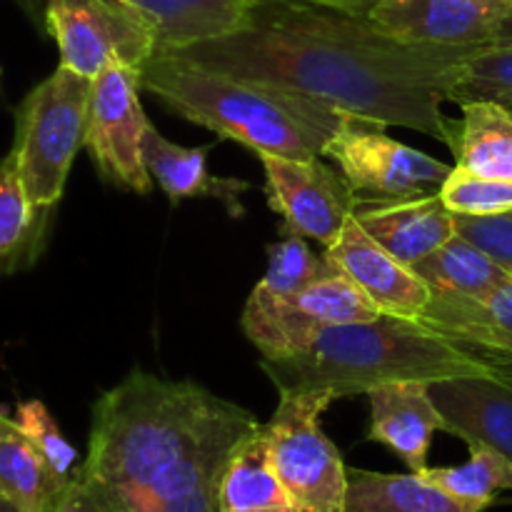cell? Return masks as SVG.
<instances>
[{"instance_id": "1", "label": "cell", "mask_w": 512, "mask_h": 512, "mask_svg": "<svg viewBox=\"0 0 512 512\" xmlns=\"http://www.w3.org/2000/svg\"><path fill=\"white\" fill-rule=\"evenodd\" d=\"M478 50L483 48L403 43L365 18L303 0H258L245 28L158 53L308 95L448 145L453 120L443 115V103L465 60Z\"/></svg>"}, {"instance_id": "2", "label": "cell", "mask_w": 512, "mask_h": 512, "mask_svg": "<svg viewBox=\"0 0 512 512\" xmlns=\"http://www.w3.org/2000/svg\"><path fill=\"white\" fill-rule=\"evenodd\" d=\"M258 425L193 380L133 370L93 405L75 475L105 512H218L225 465Z\"/></svg>"}, {"instance_id": "3", "label": "cell", "mask_w": 512, "mask_h": 512, "mask_svg": "<svg viewBox=\"0 0 512 512\" xmlns=\"http://www.w3.org/2000/svg\"><path fill=\"white\" fill-rule=\"evenodd\" d=\"M260 368L280 395L328 393L333 400L368 395L388 383H435L465 375L512 380V363L398 315L335 325L300 353L263 358Z\"/></svg>"}, {"instance_id": "4", "label": "cell", "mask_w": 512, "mask_h": 512, "mask_svg": "<svg viewBox=\"0 0 512 512\" xmlns=\"http://www.w3.org/2000/svg\"><path fill=\"white\" fill-rule=\"evenodd\" d=\"M140 85L175 115L245 145L258 158H320L350 115L323 100L215 73L165 53H155L140 68Z\"/></svg>"}, {"instance_id": "5", "label": "cell", "mask_w": 512, "mask_h": 512, "mask_svg": "<svg viewBox=\"0 0 512 512\" xmlns=\"http://www.w3.org/2000/svg\"><path fill=\"white\" fill-rule=\"evenodd\" d=\"M93 80L58 65L35 85L15 113L13 158L25 193L40 208H55L75 155L85 143Z\"/></svg>"}, {"instance_id": "6", "label": "cell", "mask_w": 512, "mask_h": 512, "mask_svg": "<svg viewBox=\"0 0 512 512\" xmlns=\"http://www.w3.org/2000/svg\"><path fill=\"white\" fill-rule=\"evenodd\" d=\"M335 400L328 393L280 395L270 423L268 450L293 512H345L348 468L320 428V415Z\"/></svg>"}, {"instance_id": "7", "label": "cell", "mask_w": 512, "mask_h": 512, "mask_svg": "<svg viewBox=\"0 0 512 512\" xmlns=\"http://www.w3.org/2000/svg\"><path fill=\"white\" fill-rule=\"evenodd\" d=\"M43 28L60 65L90 80L115 63L140 70L160 48L155 25L125 0H45Z\"/></svg>"}, {"instance_id": "8", "label": "cell", "mask_w": 512, "mask_h": 512, "mask_svg": "<svg viewBox=\"0 0 512 512\" xmlns=\"http://www.w3.org/2000/svg\"><path fill=\"white\" fill-rule=\"evenodd\" d=\"M140 88V70L130 65L115 63L95 75L83 148L108 183L148 195L153 178L143 158V135L150 120L140 103Z\"/></svg>"}, {"instance_id": "9", "label": "cell", "mask_w": 512, "mask_h": 512, "mask_svg": "<svg viewBox=\"0 0 512 512\" xmlns=\"http://www.w3.org/2000/svg\"><path fill=\"white\" fill-rule=\"evenodd\" d=\"M323 155L335 160L355 193L395 198L440 190L450 170L440 160L385 135V125L348 115Z\"/></svg>"}, {"instance_id": "10", "label": "cell", "mask_w": 512, "mask_h": 512, "mask_svg": "<svg viewBox=\"0 0 512 512\" xmlns=\"http://www.w3.org/2000/svg\"><path fill=\"white\" fill-rule=\"evenodd\" d=\"M378 315L383 313L365 298L363 290L333 268L288 303L268 313L243 315L240 325L260 355L275 360L305 350L323 330L345 323H363Z\"/></svg>"}, {"instance_id": "11", "label": "cell", "mask_w": 512, "mask_h": 512, "mask_svg": "<svg viewBox=\"0 0 512 512\" xmlns=\"http://www.w3.org/2000/svg\"><path fill=\"white\" fill-rule=\"evenodd\" d=\"M260 163L270 208L283 218L280 230L313 238L330 248L358 203V193L343 173H335L320 158L260 155Z\"/></svg>"}, {"instance_id": "12", "label": "cell", "mask_w": 512, "mask_h": 512, "mask_svg": "<svg viewBox=\"0 0 512 512\" xmlns=\"http://www.w3.org/2000/svg\"><path fill=\"white\" fill-rule=\"evenodd\" d=\"M512 0H383L368 23L403 43L488 48Z\"/></svg>"}, {"instance_id": "13", "label": "cell", "mask_w": 512, "mask_h": 512, "mask_svg": "<svg viewBox=\"0 0 512 512\" xmlns=\"http://www.w3.org/2000/svg\"><path fill=\"white\" fill-rule=\"evenodd\" d=\"M325 260L353 280L383 315L418 320L428 308L433 293L425 280L375 243L355 215L343 225L338 240L325 248Z\"/></svg>"}, {"instance_id": "14", "label": "cell", "mask_w": 512, "mask_h": 512, "mask_svg": "<svg viewBox=\"0 0 512 512\" xmlns=\"http://www.w3.org/2000/svg\"><path fill=\"white\" fill-rule=\"evenodd\" d=\"M353 215L375 243L410 268L458 233L455 213L443 203L440 190L395 198L358 195Z\"/></svg>"}, {"instance_id": "15", "label": "cell", "mask_w": 512, "mask_h": 512, "mask_svg": "<svg viewBox=\"0 0 512 512\" xmlns=\"http://www.w3.org/2000/svg\"><path fill=\"white\" fill-rule=\"evenodd\" d=\"M428 390L445 433L465 440L468 448L483 445L512 460V380L465 375L435 380Z\"/></svg>"}, {"instance_id": "16", "label": "cell", "mask_w": 512, "mask_h": 512, "mask_svg": "<svg viewBox=\"0 0 512 512\" xmlns=\"http://www.w3.org/2000/svg\"><path fill=\"white\" fill-rule=\"evenodd\" d=\"M430 383H388L373 388L368 440L383 443L403 460L410 473L428 468L433 435L445 428L443 415L430 398Z\"/></svg>"}, {"instance_id": "17", "label": "cell", "mask_w": 512, "mask_h": 512, "mask_svg": "<svg viewBox=\"0 0 512 512\" xmlns=\"http://www.w3.org/2000/svg\"><path fill=\"white\" fill-rule=\"evenodd\" d=\"M418 320L453 343L512 363V278L483 298L433 293Z\"/></svg>"}, {"instance_id": "18", "label": "cell", "mask_w": 512, "mask_h": 512, "mask_svg": "<svg viewBox=\"0 0 512 512\" xmlns=\"http://www.w3.org/2000/svg\"><path fill=\"white\" fill-rule=\"evenodd\" d=\"M208 148H183L170 143L153 125L143 135V158L150 178L158 180L170 203L178 205L188 198L220 200L230 218H243L245 208L240 203L250 190L248 180L220 178L208 170Z\"/></svg>"}, {"instance_id": "19", "label": "cell", "mask_w": 512, "mask_h": 512, "mask_svg": "<svg viewBox=\"0 0 512 512\" xmlns=\"http://www.w3.org/2000/svg\"><path fill=\"white\" fill-rule=\"evenodd\" d=\"M158 30V50H178L245 28L258 0H125Z\"/></svg>"}, {"instance_id": "20", "label": "cell", "mask_w": 512, "mask_h": 512, "mask_svg": "<svg viewBox=\"0 0 512 512\" xmlns=\"http://www.w3.org/2000/svg\"><path fill=\"white\" fill-rule=\"evenodd\" d=\"M463 118L453 120L448 148L455 168L480 178L512 183V113L490 100L463 103Z\"/></svg>"}, {"instance_id": "21", "label": "cell", "mask_w": 512, "mask_h": 512, "mask_svg": "<svg viewBox=\"0 0 512 512\" xmlns=\"http://www.w3.org/2000/svg\"><path fill=\"white\" fill-rule=\"evenodd\" d=\"M68 483L70 478L50 468L15 418L0 413V498L18 512H53Z\"/></svg>"}, {"instance_id": "22", "label": "cell", "mask_w": 512, "mask_h": 512, "mask_svg": "<svg viewBox=\"0 0 512 512\" xmlns=\"http://www.w3.org/2000/svg\"><path fill=\"white\" fill-rule=\"evenodd\" d=\"M218 512H293L288 493L270 463L263 423L230 455L220 478Z\"/></svg>"}, {"instance_id": "23", "label": "cell", "mask_w": 512, "mask_h": 512, "mask_svg": "<svg viewBox=\"0 0 512 512\" xmlns=\"http://www.w3.org/2000/svg\"><path fill=\"white\" fill-rule=\"evenodd\" d=\"M488 508L453 498L423 473L388 475L348 468L345 512H485Z\"/></svg>"}, {"instance_id": "24", "label": "cell", "mask_w": 512, "mask_h": 512, "mask_svg": "<svg viewBox=\"0 0 512 512\" xmlns=\"http://www.w3.org/2000/svg\"><path fill=\"white\" fill-rule=\"evenodd\" d=\"M55 208H40L20 183L13 153L0 160V278L28 270L48 240Z\"/></svg>"}, {"instance_id": "25", "label": "cell", "mask_w": 512, "mask_h": 512, "mask_svg": "<svg viewBox=\"0 0 512 512\" xmlns=\"http://www.w3.org/2000/svg\"><path fill=\"white\" fill-rule=\"evenodd\" d=\"M413 270L425 280L430 293L460 298H483L512 278L485 250L458 233L428 258L415 263Z\"/></svg>"}, {"instance_id": "26", "label": "cell", "mask_w": 512, "mask_h": 512, "mask_svg": "<svg viewBox=\"0 0 512 512\" xmlns=\"http://www.w3.org/2000/svg\"><path fill=\"white\" fill-rule=\"evenodd\" d=\"M280 233H283V240L268 248V270L250 293L243 315L268 313V310L293 300L295 295L308 290L310 285L318 283L325 273L333 270L328 260H320L308 248L303 235L290 233V230H280Z\"/></svg>"}, {"instance_id": "27", "label": "cell", "mask_w": 512, "mask_h": 512, "mask_svg": "<svg viewBox=\"0 0 512 512\" xmlns=\"http://www.w3.org/2000/svg\"><path fill=\"white\" fill-rule=\"evenodd\" d=\"M425 478L465 503L490 508L500 490H512V460L498 450L470 445L468 463L453 468H425Z\"/></svg>"}, {"instance_id": "28", "label": "cell", "mask_w": 512, "mask_h": 512, "mask_svg": "<svg viewBox=\"0 0 512 512\" xmlns=\"http://www.w3.org/2000/svg\"><path fill=\"white\" fill-rule=\"evenodd\" d=\"M490 100L512 108V43L488 45L465 60L453 83L448 103Z\"/></svg>"}, {"instance_id": "29", "label": "cell", "mask_w": 512, "mask_h": 512, "mask_svg": "<svg viewBox=\"0 0 512 512\" xmlns=\"http://www.w3.org/2000/svg\"><path fill=\"white\" fill-rule=\"evenodd\" d=\"M440 198L455 215H495L512 210V183L480 178L453 168L440 185Z\"/></svg>"}, {"instance_id": "30", "label": "cell", "mask_w": 512, "mask_h": 512, "mask_svg": "<svg viewBox=\"0 0 512 512\" xmlns=\"http://www.w3.org/2000/svg\"><path fill=\"white\" fill-rule=\"evenodd\" d=\"M15 423L18 428L28 435L30 443L43 453V458L48 460L50 468L55 470L63 478H73L75 475V453L73 445L63 438L60 428L55 425L53 415L45 408L40 400H28V403H20L15 408Z\"/></svg>"}, {"instance_id": "31", "label": "cell", "mask_w": 512, "mask_h": 512, "mask_svg": "<svg viewBox=\"0 0 512 512\" xmlns=\"http://www.w3.org/2000/svg\"><path fill=\"white\" fill-rule=\"evenodd\" d=\"M458 235L478 245L512 275V210L495 215H455Z\"/></svg>"}, {"instance_id": "32", "label": "cell", "mask_w": 512, "mask_h": 512, "mask_svg": "<svg viewBox=\"0 0 512 512\" xmlns=\"http://www.w3.org/2000/svg\"><path fill=\"white\" fill-rule=\"evenodd\" d=\"M53 512H105L103 505L95 500V495L90 493L83 485V480L78 475H73L65 488V493L60 495L58 505H55Z\"/></svg>"}, {"instance_id": "33", "label": "cell", "mask_w": 512, "mask_h": 512, "mask_svg": "<svg viewBox=\"0 0 512 512\" xmlns=\"http://www.w3.org/2000/svg\"><path fill=\"white\" fill-rule=\"evenodd\" d=\"M303 3L338 10V13L355 15V18H368L370 10H373L378 3H383V0H303Z\"/></svg>"}, {"instance_id": "34", "label": "cell", "mask_w": 512, "mask_h": 512, "mask_svg": "<svg viewBox=\"0 0 512 512\" xmlns=\"http://www.w3.org/2000/svg\"><path fill=\"white\" fill-rule=\"evenodd\" d=\"M20 10L30 18V23L38 28L43 25V13H45V0H13Z\"/></svg>"}, {"instance_id": "35", "label": "cell", "mask_w": 512, "mask_h": 512, "mask_svg": "<svg viewBox=\"0 0 512 512\" xmlns=\"http://www.w3.org/2000/svg\"><path fill=\"white\" fill-rule=\"evenodd\" d=\"M505 43H512V5H510L508 15L503 18V23H500V30H498V35H495L493 45H505Z\"/></svg>"}, {"instance_id": "36", "label": "cell", "mask_w": 512, "mask_h": 512, "mask_svg": "<svg viewBox=\"0 0 512 512\" xmlns=\"http://www.w3.org/2000/svg\"><path fill=\"white\" fill-rule=\"evenodd\" d=\"M0 512H18V508H13V505H10L8 500L0 498Z\"/></svg>"}]
</instances>
